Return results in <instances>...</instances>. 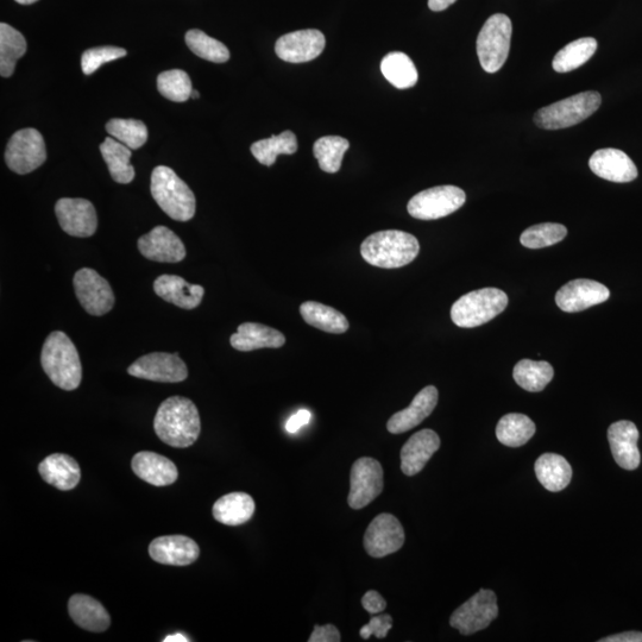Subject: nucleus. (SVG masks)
Here are the masks:
<instances>
[{"mask_svg": "<svg viewBox=\"0 0 642 642\" xmlns=\"http://www.w3.org/2000/svg\"><path fill=\"white\" fill-rule=\"evenodd\" d=\"M154 430L157 437L172 448H190L197 442L201 431L197 406L182 396L163 401L157 409Z\"/></svg>", "mask_w": 642, "mask_h": 642, "instance_id": "nucleus-1", "label": "nucleus"}, {"mask_svg": "<svg viewBox=\"0 0 642 642\" xmlns=\"http://www.w3.org/2000/svg\"><path fill=\"white\" fill-rule=\"evenodd\" d=\"M41 364L50 381L67 392L77 389L83 380L79 352L64 332L50 333L42 348Z\"/></svg>", "mask_w": 642, "mask_h": 642, "instance_id": "nucleus-2", "label": "nucleus"}, {"mask_svg": "<svg viewBox=\"0 0 642 642\" xmlns=\"http://www.w3.org/2000/svg\"><path fill=\"white\" fill-rule=\"evenodd\" d=\"M417 238L407 232L387 230L365 238L361 255L370 266L395 269L407 266L419 255Z\"/></svg>", "mask_w": 642, "mask_h": 642, "instance_id": "nucleus-3", "label": "nucleus"}, {"mask_svg": "<svg viewBox=\"0 0 642 642\" xmlns=\"http://www.w3.org/2000/svg\"><path fill=\"white\" fill-rule=\"evenodd\" d=\"M151 195L163 212L178 222H188L197 211V200L191 188L172 168L156 167L151 174Z\"/></svg>", "mask_w": 642, "mask_h": 642, "instance_id": "nucleus-4", "label": "nucleus"}, {"mask_svg": "<svg viewBox=\"0 0 642 642\" xmlns=\"http://www.w3.org/2000/svg\"><path fill=\"white\" fill-rule=\"evenodd\" d=\"M507 306V294L501 289L482 288L458 299L451 308V319L459 327L472 329L489 323Z\"/></svg>", "mask_w": 642, "mask_h": 642, "instance_id": "nucleus-5", "label": "nucleus"}, {"mask_svg": "<svg viewBox=\"0 0 642 642\" xmlns=\"http://www.w3.org/2000/svg\"><path fill=\"white\" fill-rule=\"evenodd\" d=\"M601 94L588 91L560 100L543 107L534 115V123L545 130H559L574 127L588 119L600 109Z\"/></svg>", "mask_w": 642, "mask_h": 642, "instance_id": "nucleus-6", "label": "nucleus"}, {"mask_svg": "<svg viewBox=\"0 0 642 642\" xmlns=\"http://www.w3.org/2000/svg\"><path fill=\"white\" fill-rule=\"evenodd\" d=\"M512 34V21L506 15H493L484 23L477 37V55L484 72H499L506 64Z\"/></svg>", "mask_w": 642, "mask_h": 642, "instance_id": "nucleus-7", "label": "nucleus"}, {"mask_svg": "<svg viewBox=\"0 0 642 642\" xmlns=\"http://www.w3.org/2000/svg\"><path fill=\"white\" fill-rule=\"evenodd\" d=\"M467 201V195L456 186H438L415 194L407 205L415 219L434 220L450 216Z\"/></svg>", "mask_w": 642, "mask_h": 642, "instance_id": "nucleus-8", "label": "nucleus"}, {"mask_svg": "<svg viewBox=\"0 0 642 642\" xmlns=\"http://www.w3.org/2000/svg\"><path fill=\"white\" fill-rule=\"evenodd\" d=\"M47 160L46 143L40 131L22 129L17 131L5 151L6 165L12 172L25 175L34 172Z\"/></svg>", "mask_w": 642, "mask_h": 642, "instance_id": "nucleus-9", "label": "nucleus"}, {"mask_svg": "<svg viewBox=\"0 0 642 642\" xmlns=\"http://www.w3.org/2000/svg\"><path fill=\"white\" fill-rule=\"evenodd\" d=\"M499 615V606L494 591L482 589L455 610L450 618V625L463 635L483 631Z\"/></svg>", "mask_w": 642, "mask_h": 642, "instance_id": "nucleus-10", "label": "nucleus"}, {"mask_svg": "<svg viewBox=\"0 0 642 642\" xmlns=\"http://www.w3.org/2000/svg\"><path fill=\"white\" fill-rule=\"evenodd\" d=\"M73 285L80 305L91 316H105L115 306V294L110 283L96 270L91 268L78 270L74 275Z\"/></svg>", "mask_w": 642, "mask_h": 642, "instance_id": "nucleus-11", "label": "nucleus"}, {"mask_svg": "<svg viewBox=\"0 0 642 642\" xmlns=\"http://www.w3.org/2000/svg\"><path fill=\"white\" fill-rule=\"evenodd\" d=\"M383 469L380 462L370 457L357 459L352 465L348 503L352 509L370 505L383 492Z\"/></svg>", "mask_w": 642, "mask_h": 642, "instance_id": "nucleus-12", "label": "nucleus"}, {"mask_svg": "<svg viewBox=\"0 0 642 642\" xmlns=\"http://www.w3.org/2000/svg\"><path fill=\"white\" fill-rule=\"evenodd\" d=\"M137 379L162 383H179L188 377V370L178 354L153 352L138 358L128 369Z\"/></svg>", "mask_w": 642, "mask_h": 642, "instance_id": "nucleus-13", "label": "nucleus"}, {"mask_svg": "<svg viewBox=\"0 0 642 642\" xmlns=\"http://www.w3.org/2000/svg\"><path fill=\"white\" fill-rule=\"evenodd\" d=\"M405 530L394 515L383 513L371 521L364 535V547L373 558H383L398 552L405 544Z\"/></svg>", "mask_w": 642, "mask_h": 642, "instance_id": "nucleus-14", "label": "nucleus"}, {"mask_svg": "<svg viewBox=\"0 0 642 642\" xmlns=\"http://www.w3.org/2000/svg\"><path fill=\"white\" fill-rule=\"evenodd\" d=\"M61 229L69 236L91 237L96 234L98 217L91 201L86 199H60L55 205Z\"/></svg>", "mask_w": 642, "mask_h": 642, "instance_id": "nucleus-15", "label": "nucleus"}, {"mask_svg": "<svg viewBox=\"0 0 642 642\" xmlns=\"http://www.w3.org/2000/svg\"><path fill=\"white\" fill-rule=\"evenodd\" d=\"M326 39L321 31L307 29L280 37L275 44L279 58L291 64H304L317 59L324 52Z\"/></svg>", "mask_w": 642, "mask_h": 642, "instance_id": "nucleus-16", "label": "nucleus"}, {"mask_svg": "<svg viewBox=\"0 0 642 642\" xmlns=\"http://www.w3.org/2000/svg\"><path fill=\"white\" fill-rule=\"evenodd\" d=\"M610 298L609 289L593 280L578 279L566 283L556 295L557 306L568 313L581 312Z\"/></svg>", "mask_w": 642, "mask_h": 642, "instance_id": "nucleus-17", "label": "nucleus"}, {"mask_svg": "<svg viewBox=\"0 0 642 642\" xmlns=\"http://www.w3.org/2000/svg\"><path fill=\"white\" fill-rule=\"evenodd\" d=\"M138 249L150 261L179 263L186 257L185 244L166 226H156L138 239Z\"/></svg>", "mask_w": 642, "mask_h": 642, "instance_id": "nucleus-18", "label": "nucleus"}, {"mask_svg": "<svg viewBox=\"0 0 642 642\" xmlns=\"http://www.w3.org/2000/svg\"><path fill=\"white\" fill-rule=\"evenodd\" d=\"M589 167L599 178L626 184L638 178V168L622 150L607 148L597 150L590 157Z\"/></svg>", "mask_w": 642, "mask_h": 642, "instance_id": "nucleus-19", "label": "nucleus"}, {"mask_svg": "<svg viewBox=\"0 0 642 642\" xmlns=\"http://www.w3.org/2000/svg\"><path fill=\"white\" fill-rule=\"evenodd\" d=\"M149 555L160 564L186 566L199 558L200 549L186 535H166L151 541Z\"/></svg>", "mask_w": 642, "mask_h": 642, "instance_id": "nucleus-20", "label": "nucleus"}, {"mask_svg": "<svg viewBox=\"0 0 642 642\" xmlns=\"http://www.w3.org/2000/svg\"><path fill=\"white\" fill-rule=\"evenodd\" d=\"M608 440L615 462L626 470L639 468L641 462L638 448L639 430L632 421L621 420L608 428Z\"/></svg>", "mask_w": 642, "mask_h": 642, "instance_id": "nucleus-21", "label": "nucleus"}, {"mask_svg": "<svg viewBox=\"0 0 642 642\" xmlns=\"http://www.w3.org/2000/svg\"><path fill=\"white\" fill-rule=\"evenodd\" d=\"M438 389L434 386L425 387L415 395L412 404L402 411L395 413L389 419L387 428L390 433L401 434L411 431L430 417L438 404Z\"/></svg>", "mask_w": 642, "mask_h": 642, "instance_id": "nucleus-22", "label": "nucleus"}, {"mask_svg": "<svg viewBox=\"0 0 642 642\" xmlns=\"http://www.w3.org/2000/svg\"><path fill=\"white\" fill-rule=\"evenodd\" d=\"M439 448L440 438L436 432L421 430L413 434L401 450L402 472L406 476L418 475Z\"/></svg>", "mask_w": 642, "mask_h": 642, "instance_id": "nucleus-23", "label": "nucleus"}, {"mask_svg": "<svg viewBox=\"0 0 642 642\" xmlns=\"http://www.w3.org/2000/svg\"><path fill=\"white\" fill-rule=\"evenodd\" d=\"M132 470L141 480L156 487L171 486L179 477L176 465L155 452L142 451L132 458Z\"/></svg>", "mask_w": 642, "mask_h": 642, "instance_id": "nucleus-24", "label": "nucleus"}, {"mask_svg": "<svg viewBox=\"0 0 642 642\" xmlns=\"http://www.w3.org/2000/svg\"><path fill=\"white\" fill-rule=\"evenodd\" d=\"M154 291L161 299L184 310L197 308L205 295L203 286L191 285L181 276L176 275L159 276L155 280Z\"/></svg>", "mask_w": 642, "mask_h": 642, "instance_id": "nucleus-25", "label": "nucleus"}, {"mask_svg": "<svg viewBox=\"0 0 642 642\" xmlns=\"http://www.w3.org/2000/svg\"><path fill=\"white\" fill-rule=\"evenodd\" d=\"M68 613L80 628L93 633H103L111 625V618L103 604L91 596L77 594L68 602Z\"/></svg>", "mask_w": 642, "mask_h": 642, "instance_id": "nucleus-26", "label": "nucleus"}, {"mask_svg": "<svg viewBox=\"0 0 642 642\" xmlns=\"http://www.w3.org/2000/svg\"><path fill=\"white\" fill-rule=\"evenodd\" d=\"M232 348L249 352L258 349H279L286 344V337L278 330L262 324L244 323L238 326L235 335L231 336Z\"/></svg>", "mask_w": 642, "mask_h": 642, "instance_id": "nucleus-27", "label": "nucleus"}, {"mask_svg": "<svg viewBox=\"0 0 642 642\" xmlns=\"http://www.w3.org/2000/svg\"><path fill=\"white\" fill-rule=\"evenodd\" d=\"M40 475L50 486L68 492L78 486L81 480L79 464L71 456L54 453L43 459L39 465Z\"/></svg>", "mask_w": 642, "mask_h": 642, "instance_id": "nucleus-28", "label": "nucleus"}, {"mask_svg": "<svg viewBox=\"0 0 642 642\" xmlns=\"http://www.w3.org/2000/svg\"><path fill=\"white\" fill-rule=\"evenodd\" d=\"M253 497L245 493H231L220 497L214 503L213 518L226 526H239L253 518L255 513Z\"/></svg>", "mask_w": 642, "mask_h": 642, "instance_id": "nucleus-29", "label": "nucleus"}, {"mask_svg": "<svg viewBox=\"0 0 642 642\" xmlns=\"http://www.w3.org/2000/svg\"><path fill=\"white\" fill-rule=\"evenodd\" d=\"M534 470L541 486L552 493L562 492L571 482V465L563 456L556 453H545L540 456L535 462Z\"/></svg>", "mask_w": 642, "mask_h": 642, "instance_id": "nucleus-30", "label": "nucleus"}, {"mask_svg": "<svg viewBox=\"0 0 642 642\" xmlns=\"http://www.w3.org/2000/svg\"><path fill=\"white\" fill-rule=\"evenodd\" d=\"M301 317L308 325L327 333L342 335L349 330V320L343 313L316 301H306L300 306Z\"/></svg>", "mask_w": 642, "mask_h": 642, "instance_id": "nucleus-31", "label": "nucleus"}, {"mask_svg": "<svg viewBox=\"0 0 642 642\" xmlns=\"http://www.w3.org/2000/svg\"><path fill=\"white\" fill-rule=\"evenodd\" d=\"M99 148L112 179L118 184H130L135 179V168L130 165V148L111 137H107Z\"/></svg>", "mask_w": 642, "mask_h": 642, "instance_id": "nucleus-32", "label": "nucleus"}, {"mask_svg": "<svg viewBox=\"0 0 642 642\" xmlns=\"http://www.w3.org/2000/svg\"><path fill=\"white\" fill-rule=\"evenodd\" d=\"M535 424L525 414L511 413L502 417L496 427V437L508 448H520L535 434Z\"/></svg>", "mask_w": 642, "mask_h": 642, "instance_id": "nucleus-33", "label": "nucleus"}, {"mask_svg": "<svg viewBox=\"0 0 642 642\" xmlns=\"http://www.w3.org/2000/svg\"><path fill=\"white\" fill-rule=\"evenodd\" d=\"M381 72L399 90H407L418 83L417 67L405 53L393 52L386 55L381 62Z\"/></svg>", "mask_w": 642, "mask_h": 642, "instance_id": "nucleus-34", "label": "nucleus"}, {"mask_svg": "<svg viewBox=\"0 0 642 642\" xmlns=\"http://www.w3.org/2000/svg\"><path fill=\"white\" fill-rule=\"evenodd\" d=\"M27 52V41L11 25L0 24V74L9 78L15 72L18 59Z\"/></svg>", "mask_w": 642, "mask_h": 642, "instance_id": "nucleus-35", "label": "nucleus"}, {"mask_svg": "<svg viewBox=\"0 0 642 642\" xmlns=\"http://www.w3.org/2000/svg\"><path fill=\"white\" fill-rule=\"evenodd\" d=\"M251 153L261 165L273 166L279 155H293L298 150V138L292 131H283L278 136L255 142Z\"/></svg>", "mask_w": 642, "mask_h": 642, "instance_id": "nucleus-36", "label": "nucleus"}, {"mask_svg": "<svg viewBox=\"0 0 642 642\" xmlns=\"http://www.w3.org/2000/svg\"><path fill=\"white\" fill-rule=\"evenodd\" d=\"M597 50V41L593 37H584L560 49L552 67L558 73H568L587 64Z\"/></svg>", "mask_w": 642, "mask_h": 642, "instance_id": "nucleus-37", "label": "nucleus"}, {"mask_svg": "<svg viewBox=\"0 0 642 642\" xmlns=\"http://www.w3.org/2000/svg\"><path fill=\"white\" fill-rule=\"evenodd\" d=\"M555 371L545 361L522 360L515 365L513 376L518 385L527 392L538 393L552 381Z\"/></svg>", "mask_w": 642, "mask_h": 642, "instance_id": "nucleus-38", "label": "nucleus"}, {"mask_svg": "<svg viewBox=\"0 0 642 642\" xmlns=\"http://www.w3.org/2000/svg\"><path fill=\"white\" fill-rule=\"evenodd\" d=\"M350 148L346 138L325 136L314 143L313 154L318 160L321 171L335 174L341 171L343 157Z\"/></svg>", "mask_w": 642, "mask_h": 642, "instance_id": "nucleus-39", "label": "nucleus"}, {"mask_svg": "<svg viewBox=\"0 0 642 642\" xmlns=\"http://www.w3.org/2000/svg\"><path fill=\"white\" fill-rule=\"evenodd\" d=\"M185 40L188 48L201 59L214 62V64H224L230 59L228 47L224 43L212 39L204 31L190 30L186 34Z\"/></svg>", "mask_w": 642, "mask_h": 642, "instance_id": "nucleus-40", "label": "nucleus"}, {"mask_svg": "<svg viewBox=\"0 0 642 642\" xmlns=\"http://www.w3.org/2000/svg\"><path fill=\"white\" fill-rule=\"evenodd\" d=\"M106 131L130 149H140L148 141L146 124L136 119L113 118L106 124Z\"/></svg>", "mask_w": 642, "mask_h": 642, "instance_id": "nucleus-41", "label": "nucleus"}, {"mask_svg": "<svg viewBox=\"0 0 642 642\" xmlns=\"http://www.w3.org/2000/svg\"><path fill=\"white\" fill-rule=\"evenodd\" d=\"M157 88L163 97L175 103H185L193 91L190 75L181 69L163 72L157 78Z\"/></svg>", "mask_w": 642, "mask_h": 642, "instance_id": "nucleus-42", "label": "nucleus"}, {"mask_svg": "<svg viewBox=\"0 0 642 642\" xmlns=\"http://www.w3.org/2000/svg\"><path fill=\"white\" fill-rule=\"evenodd\" d=\"M568 235V230L562 224L544 223L531 226L520 237V242L528 249L551 247Z\"/></svg>", "mask_w": 642, "mask_h": 642, "instance_id": "nucleus-43", "label": "nucleus"}, {"mask_svg": "<svg viewBox=\"0 0 642 642\" xmlns=\"http://www.w3.org/2000/svg\"><path fill=\"white\" fill-rule=\"evenodd\" d=\"M127 50L118 47H98L86 50L81 58V68L86 75H91L107 62L124 58Z\"/></svg>", "mask_w": 642, "mask_h": 642, "instance_id": "nucleus-44", "label": "nucleus"}, {"mask_svg": "<svg viewBox=\"0 0 642 642\" xmlns=\"http://www.w3.org/2000/svg\"><path fill=\"white\" fill-rule=\"evenodd\" d=\"M393 627V618L392 616L380 615L375 616L371 619L368 625L362 627L360 631L361 638L367 640L371 635H375L376 638L383 639L386 638L390 629Z\"/></svg>", "mask_w": 642, "mask_h": 642, "instance_id": "nucleus-45", "label": "nucleus"}, {"mask_svg": "<svg viewBox=\"0 0 642 642\" xmlns=\"http://www.w3.org/2000/svg\"><path fill=\"white\" fill-rule=\"evenodd\" d=\"M341 633L333 625L316 626L311 634L310 642H341Z\"/></svg>", "mask_w": 642, "mask_h": 642, "instance_id": "nucleus-46", "label": "nucleus"}, {"mask_svg": "<svg viewBox=\"0 0 642 642\" xmlns=\"http://www.w3.org/2000/svg\"><path fill=\"white\" fill-rule=\"evenodd\" d=\"M362 606L371 615L380 614L387 608V602L377 591L370 590L362 599Z\"/></svg>", "mask_w": 642, "mask_h": 642, "instance_id": "nucleus-47", "label": "nucleus"}, {"mask_svg": "<svg viewBox=\"0 0 642 642\" xmlns=\"http://www.w3.org/2000/svg\"><path fill=\"white\" fill-rule=\"evenodd\" d=\"M312 419V414L307 409H300L297 414H294L293 417L289 418L286 424V430L289 433H295L300 430L301 427H304L310 424Z\"/></svg>", "mask_w": 642, "mask_h": 642, "instance_id": "nucleus-48", "label": "nucleus"}, {"mask_svg": "<svg viewBox=\"0 0 642 642\" xmlns=\"http://www.w3.org/2000/svg\"><path fill=\"white\" fill-rule=\"evenodd\" d=\"M600 642H642L641 632H625L616 635H610L608 638L601 639Z\"/></svg>", "mask_w": 642, "mask_h": 642, "instance_id": "nucleus-49", "label": "nucleus"}, {"mask_svg": "<svg viewBox=\"0 0 642 642\" xmlns=\"http://www.w3.org/2000/svg\"><path fill=\"white\" fill-rule=\"evenodd\" d=\"M456 2L457 0H428V8L436 12L444 11Z\"/></svg>", "mask_w": 642, "mask_h": 642, "instance_id": "nucleus-50", "label": "nucleus"}, {"mask_svg": "<svg viewBox=\"0 0 642 642\" xmlns=\"http://www.w3.org/2000/svg\"><path fill=\"white\" fill-rule=\"evenodd\" d=\"M163 641H165V642H188V641H190V639H187L186 637H184V635L175 634V635H171V637H167Z\"/></svg>", "mask_w": 642, "mask_h": 642, "instance_id": "nucleus-51", "label": "nucleus"}, {"mask_svg": "<svg viewBox=\"0 0 642 642\" xmlns=\"http://www.w3.org/2000/svg\"><path fill=\"white\" fill-rule=\"evenodd\" d=\"M16 2L22 5H30L39 2V0H16Z\"/></svg>", "mask_w": 642, "mask_h": 642, "instance_id": "nucleus-52", "label": "nucleus"}, {"mask_svg": "<svg viewBox=\"0 0 642 642\" xmlns=\"http://www.w3.org/2000/svg\"><path fill=\"white\" fill-rule=\"evenodd\" d=\"M191 97L194 98V99H198L200 97V94H199V92L197 90H193L192 94H191Z\"/></svg>", "mask_w": 642, "mask_h": 642, "instance_id": "nucleus-53", "label": "nucleus"}]
</instances>
